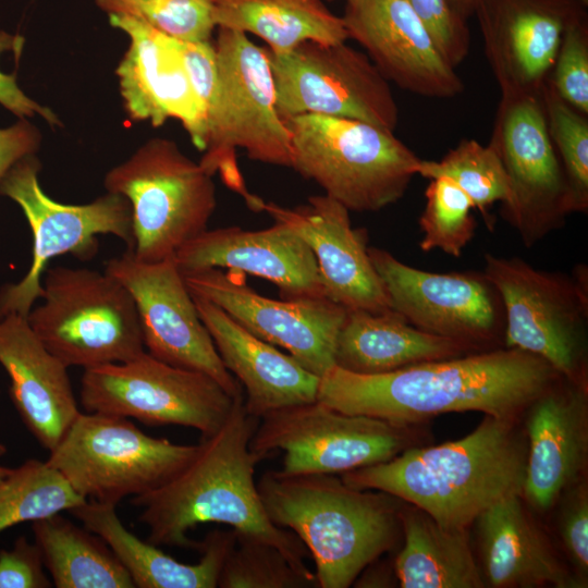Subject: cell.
I'll use <instances>...</instances> for the list:
<instances>
[{
  "instance_id": "obj_1",
  "label": "cell",
  "mask_w": 588,
  "mask_h": 588,
  "mask_svg": "<svg viewBox=\"0 0 588 588\" xmlns=\"http://www.w3.org/2000/svg\"><path fill=\"white\" fill-rule=\"evenodd\" d=\"M561 378L542 358L503 346L377 375L334 365L319 378L317 400L400 426L461 412L515 419Z\"/></svg>"
},
{
  "instance_id": "obj_2",
  "label": "cell",
  "mask_w": 588,
  "mask_h": 588,
  "mask_svg": "<svg viewBox=\"0 0 588 588\" xmlns=\"http://www.w3.org/2000/svg\"><path fill=\"white\" fill-rule=\"evenodd\" d=\"M259 419L237 399L222 426L201 439L192 460L164 485L136 495L139 519L155 546L198 549L201 542L187 532L204 523H220L275 546L301 572L314 574L304 563L306 547L293 532L269 518L255 481L261 458L250 448Z\"/></svg>"
},
{
  "instance_id": "obj_3",
  "label": "cell",
  "mask_w": 588,
  "mask_h": 588,
  "mask_svg": "<svg viewBox=\"0 0 588 588\" xmlns=\"http://www.w3.org/2000/svg\"><path fill=\"white\" fill-rule=\"evenodd\" d=\"M527 440L514 418L485 415L467 436L407 448L389 461L341 475L348 486L391 494L451 528H468L499 500L522 494Z\"/></svg>"
},
{
  "instance_id": "obj_4",
  "label": "cell",
  "mask_w": 588,
  "mask_h": 588,
  "mask_svg": "<svg viewBox=\"0 0 588 588\" xmlns=\"http://www.w3.org/2000/svg\"><path fill=\"white\" fill-rule=\"evenodd\" d=\"M271 522L310 551L318 586L347 588L396 543L402 501L335 475L266 471L257 482Z\"/></svg>"
},
{
  "instance_id": "obj_5",
  "label": "cell",
  "mask_w": 588,
  "mask_h": 588,
  "mask_svg": "<svg viewBox=\"0 0 588 588\" xmlns=\"http://www.w3.org/2000/svg\"><path fill=\"white\" fill-rule=\"evenodd\" d=\"M218 87L207 119V143L200 166L219 172L223 182L256 210L236 164L237 148L254 161L291 168L290 131L275 108V90L266 48L244 33L218 27L213 42Z\"/></svg>"
},
{
  "instance_id": "obj_6",
  "label": "cell",
  "mask_w": 588,
  "mask_h": 588,
  "mask_svg": "<svg viewBox=\"0 0 588 588\" xmlns=\"http://www.w3.org/2000/svg\"><path fill=\"white\" fill-rule=\"evenodd\" d=\"M284 122L291 135V168L350 211L373 212L395 204L418 174L421 159L392 131L313 113Z\"/></svg>"
},
{
  "instance_id": "obj_7",
  "label": "cell",
  "mask_w": 588,
  "mask_h": 588,
  "mask_svg": "<svg viewBox=\"0 0 588 588\" xmlns=\"http://www.w3.org/2000/svg\"><path fill=\"white\" fill-rule=\"evenodd\" d=\"M41 283L42 303L29 310L26 320L68 368L124 363L145 352L136 304L106 271L48 266Z\"/></svg>"
},
{
  "instance_id": "obj_8",
  "label": "cell",
  "mask_w": 588,
  "mask_h": 588,
  "mask_svg": "<svg viewBox=\"0 0 588 588\" xmlns=\"http://www.w3.org/2000/svg\"><path fill=\"white\" fill-rule=\"evenodd\" d=\"M109 193L127 199L132 212V254L145 262L174 257L207 230L217 207L212 175L177 145L154 138L105 177Z\"/></svg>"
},
{
  "instance_id": "obj_9",
  "label": "cell",
  "mask_w": 588,
  "mask_h": 588,
  "mask_svg": "<svg viewBox=\"0 0 588 588\" xmlns=\"http://www.w3.org/2000/svg\"><path fill=\"white\" fill-rule=\"evenodd\" d=\"M482 273L502 302L504 347L536 355L563 378L587 383V267L566 275L486 253Z\"/></svg>"
},
{
  "instance_id": "obj_10",
  "label": "cell",
  "mask_w": 588,
  "mask_h": 588,
  "mask_svg": "<svg viewBox=\"0 0 588 588\" xmlns=\"http://www.w3.org/2000/svg\"><path fill=\"white\" fill-rule=\"evenodd\" d=\"M197 449L154 438L130 418L87 412L78 414L47 463L86 500L117 506L164 485Z\"/></svg>"
},
{
  "instance_id": "obj_11",
  "label": "cell",
  "mask_w": 588,
  "mask_h": 588,
  "mask_svg": "<svg viewBox=\"0 0 588 588\" xmlns=\"http://www.w3.org/2000/svg\"><path fill=\"white\" fill-rule=\"evenodd\" d=\"M40 162L35 155L19 160L0 180V195L15 201L33 235L32 262L16 283L0 287V319L27 316L42 294V275L51 259L70 254L89 260L98 252V235L111 234L133 246L132 212L125 197L107 193L91 203L68 205L50 198L38 180Z\"/></svg>"
},
{
  "instance_id": "obj_12",
  "label": "cell",
  "mask_w": 588,
  "mask_h": 588,
  "mask_svg": "<svg viewBox=\"0 0 588 588\" xmlns=\"http://www.w3.org/2000/svg\"><path fill=\"white\" fill-rule=\"evenodd\" d=\"M412 426L336 411L318 400L261 418L249 448L261 460L283 451L282 473L344 474L391 460L414 445Z\"/></svg>"
},
{
  "instance_id": "obj_13",
  "label": "cell",
  "mask_w": 588,
  "mask_h": 588,
  "mask_svg": "<svg viewBox=\"0 0 588 588\" xmlns=\"http://www.w3.org/2000/svg\"><path fill=\"white\" fill-rule=\"evenodd\" d=\"M210 376L167 364L147 352L124 363L84 369L79 400L86 412L177 425L201 439L225 421L237 399Z\"/></svg>"
},
{
  "instance_id": "obj_14",
  "label": "cell",
  "mask_w": 588,
  "mask_h": 588,
  "mask_svg": "<svg viewBox=\"0 0 588 588\" xmlns=\"http://www.w3.org/2000/svg\"><path fill=\"white\" fill-rule=\"evenodd\" d=\"M284 120L321 114L359 120L394 132L399 107L389 81L369 57L344 42L306 41L275 52L266 48Z\"/></svg>"
},
{
  "instance_id": "obj_15",
  "label": "cell",
  "mask_w": 588,
  "mask_h": 588,
  "mask_svg": "<svg viewBox=\"0 0 588 588\" xmlns=\"http://www.w3.org/2000/svg\"><path fill=\"white\" fill-rule=\"evenodd\" d=\"M489 145L504 167L509 196L500 213L526 247L564 226L568 188L551 142L542 90L501 94Z\"/></svg>"
},
{
  "instance_id": "obj_16",
  "label": "cell",
  "mask_w": 588,
  "mask_h": 588,
  "mask_svg": "<svg viewBox=\"0 0 588 588\" xmlns=\"http://www.w3.org/2000/svg\"><path fill=\"white\" fill-rule=\"evenodd\" d=\"M105 271L131 293L147 353L172 366L204 372L230 395L244 396L242 384L223 365L174 257L145 262L126 249L109 259Z\"/></svg>"
},
{
  "instance_id": "obj_17",
  "label": "cell",
  "mask_w": 588,
  "mask_h": 588,
  "mask_svg": "<svg viewBox=\"0 0 588 588\" xmlns=\"http://www.w3.org/2000/svg\"><path fill=\"white\" fill-rule=\"evenodd\" d=\"M368 254L392 309L412 326L476 351L504 344L502 302L483 273H434L408 266L385 249L368 247Z\"/></svg>"
},
{
  "instance_id": "obj_18",
  "label": "cell",
  "mask_w": 588,
  "mask_h": 588,
  "mask_svg": "<svg viewBox=\"0 0 588 588\" xmlns=\"http://www.w3.org/2000/svg\"><path fill=\"white\" fill-rule=\"evenodd\" d=\"M183 277L192 294L216 304L257 338L285 348L319 378L334 366L344 307L327 297L269 298L250 287L244 273L232 270L210 268Z\"/></svg>"
},
{
  "instance_id": "obj_19",
  "label": "cell",
  "mask_w": 588,
  "mask_h": 588,
  "mask_svg": "<svg viewBox=\"0 0 588 588\" xmlns=\"http://www.w3.org/2000/svg\"><path fill=\"white\" fill-rule=\"evenodd\" d=\"M474 16L501 94H539L565 30L588 12L578 0H479Z\"/></svg>"
},
{
  "instance_id": "obj_20",
  "label": "cell",
  "mask_w": 588,
  "mask_h": 588,
  "mask_svg": "<svg viewBox=\"0 0 588 588\" xmlns=\"http://www.w3.org/2000/svg\"><path fill=\"white\" fill-rule=\"evenodd\" d=\"M348 39L359 44L380 73L422 97L453 98L464 83L405 0H344Z\"/></svg>"
},
{
  "instance_id": "obj_21",
  "label": "cell",
  "mask_w": 588,
  "mask_h": 588,
  "mask_svg": "<svg viewBox=\"0 0 588 588\" xmlns=\"http://www.w3.org/2000/svg\"><path fill=\"white\" fill-rule=\"evenodd\" d=\"M260 211L289 225L307 243L327 298L346 310H392L368 254L367 232L352 226L350 210L342 204L321 194L293 208L264 200Z\"/></svg>"
},
{
  "instance_id": "obj_22",
  "label": "cell",
  "mask_w": 588,
  "mask_h": 588,
  "mask_svg": "<svg viewBox=\"0 0 588 588\" xmlns=\"http://www.w3.org/2000/svg\"><path fill=\"white\" fill-rule=\"evenodd\" d=\"M174 259L183 273L217 268L262 278L284 299L326 297L310 247L282 222L257 231L207 229L185 243Z\"/></svg>"
},
{
  "instance_id": "obj_23",
  "label": "cell",
  "mask_w": 588,
  "mask_h": 588,
  "mask_svg": "<svg viewBox=\"0 0 588 588\" xmlns=\"http://www.w3.org/2000/svg\"><path fill=\"white\" fill-rule=\"evenodd\" d=\"M112 26L130 36L131 44L117 74L128 114L154 126L179 120L193 144L204 150L207 120L194 93L177 39L126 15H109Z\"/></svg>"
},
{
  "instance_id": "obj_24",
  "label": "cell",
  "mask_w": 588,
  "mask_h": 588,
  "mask_svg": "<svg viewBox=\"0 0 588 588\" xmlns=\"http://www.w3.org/2000/svg\"><path fill=\"white\" fill-rule=\"evenodd\" d=\"M527 409L522 497L535 509L547 511L580 481L587 465V383L562 377Z\"/></svg>"
},
{
  "instance_id": "obj_25",
  "label": "cell",
  "mask_w": 588,
  "mask_h": 588,
  "mask_svg": "<svg viewBox=\"0 0 588 588\" xmlns=\"http://www.w3.org/2000/svg\"><path fill=\"white\" fill-rule=\"evenodd\" d=\"M0 365L10 378V396L22 421L50 452L81 413L68 367L17 314L0 319Z\"/></svg>"
},
{
  "instance_id": "obj_26",
  "label": "cell",
  "mask_w": 588,
  "mask_h": 588,
  "mask_svg": "<svg viewBox=\"0 0 588 588\" xmlns=\"http://www.w3.org/2000/svg\"><path fill=\"white\" fill-rule=\"evenodd\" d=\"M192 295L223 365L245 391L248 414L259 419L274 409L317 400L318 376L247 331L216 304Z\"/></svg>"
},
{
  "instance_id": "obj_27",
  "label": "cell",
  "mask_w": 588,
  "mask_h": 588,
  "mask_svg": "<svg viewBox=\"0 0 588 588\" xmlns=\"http://www.w3.org/2000/svg\"><path fill=\"white\" fill-rule=\"evenodd\" d=\"M474 523L487 585L494 588L586 586L558 559L524 506L522 494L499 500Z\"/></svg>"
},
{
  "instance_id": "obj_28",
  "label": "cell",
  "mask_w": 588,
  "mask_h": 588,
  "mask_svg": "<svg viewBox=\"0 0 588 588\" xmlns=\"http://www.w3.org/2000/svg\"><path fill=\"white\" fill-rule=\"evenodd\" d=\"M69 512L107 542L138 588H216L236 540L233 529L212 530L201 541L199 562L185 564L126 529L115 505L86 500Z\"/></svg>"
},
{
  "instance_id": "obj_29",
  "label": "cell",
  "mask_w": 588,
  "mask_h": 588,
  "mask_svg": "<svg viewBox=\"0 0 588 588\" xmlns=\"http://www.w3.org/2000/svg\"><path fill=\"white\" fill-rule=\"evenodd\" d=\"M474 352L480 351L425 332L393 309L380 314L347 310L335 343L334 365L355 373L377 375Z\"/></svg>"
},
{
  "instance_id": "obj_30",
  "label": "cell",
  "mask_w": 588,
  "mask_h": 588,
  "mask_svg": "<svg viewBox=\"0 0 588 588\" xmlns=\"http://www.w3.org/2000/svg\"><path fill=\"white\" fill-rule=\"evenodd\" d=\"M399 519L404 544L394 561V573L401 587L486 586L470 549L467 528L445 527L422 510L403 501Z\"/></svg>"
},
{
  "instance_id": "obj_31",
  "label": "cell",
  "mask_w": 588,
  "mask_h": 588,
  "mask_svg": "<svg viewBox=\"0 0 588 588\" xmlns=\"http://www.w3.org/2000/svg\"><path fill=\"white\" fill-rule=\"evenodd\" d=\"M218 27L253 34L269 50L287 51L306 41L348 39L342 17L322 0H212Z\"/></svg>"
},
{
  "instance_id": "obj_32",
  "label": "cell",
  "mask_w": 588,
  "mask_h": 588,
  "mask_svg": "<svg viewBox=\"0 0 588 588\" xmlns=\"http://www.w3.org/2000/svg\"><path fill=\"white\" fill-rule=\"evenodd\" d=\"M34 542L57 588H134L107 542L60 513L32 523Z\"/></svg>"
},
{
  "instance_id": "obj_33",
  "label": "cell",
  "mask_w": 588,
  "mask_h": 588,
  "mask_svg": "<svg viewBox=\"0 0 588 588\" xmlns=\"http://www.w3.org/2000/svg\"><path fill=\"white\" fill-rule=\"evenodd\" d=\"M85 501L47 461L27 460L0 480V532L70 511Z\"/></svg>"
},
{
  "instance_id": "obj_34",
  "label": "cell",
  "mask_w": 588,
  "mask_h": 588,
  "mask_svg": "<svg viewBox=\"0 0 588 588\" xmlns=\"http://www.w3.org/2000/svg\"><path fill=\"white\" fill-rule=\"evenodd\" d=\"M418 174L426 179L445 176L469 197L490 225L488 209L509 196V182L495 150L475 139H462L440 160H420Z\"/></svg>"
},
{
  "instance_id": "obj_35",
  "label": "cell",
  "mask_w": 588,
  "mask_h": 588,
  "mask_svg": "<svg viewBox=\"0 0 588 588\" xmlns=\"http://www.w3.org/2000/svg\"><path fill=\"white\" fill-rule=\"evenodd\" d=\"M542 100L548 132L568 188L571 213L588 211V114L566 103L547 82Z\"/></svg>"
},
{
  "instance_id": "obj_36",
  "label": "cell",
  "mask_w": 588,
  "mask_h": 588,
  "mask_svg": "<svg viewBox=\"0 0 588 588\" xmlns=\"http://www.w3.org/2000/svg\"><path fill=\"white\" fill-rule=\"evenodd\" d=\"M236 534L234 547L221 568V588H309L318 586L316 574L297 569L275 546Z\"/></svg>"
},
{
  "instance_id": "obj_37",
  "label": "cell",
  "mask_w": 588,
  "mask_h": 588,
  "mask_svg": "<svg viewBox=\"0 0 588 588\" xmlns=\"http://www.w3.org/2000/svg\"><path fill=\"white\" fill-rule=\"evenodd\" d=\"M426 204L419 218L422 237L419 248H434L453 257H460L473 240L477 226L469 197L451 179H430L425 191Z\"/></svg>"
},
{
  "instance_id": "obj_38",
  "label": "cell",
  "mask_w": 588,
  "mask_h": 588,
  "mask_svg": "<svg viewBox=\"0 0 588 588\" xmlns=\"http://www.w3.org/2000/svg\"><path fill=\"white\" fill-rule=\"evenodd\" d=\"M109 15L137 19L182 41H211L217 28L212 0H96Z\"/></svg>"
},
{
  "instance_id": "obj_39",
  "label": "cell",
  "mask_w": 588,
  "mask_h": 588,
  "mask_svg": "<svg viewBox=\"0 0 588 588\" xmlns=\"http://www.w3.org/2000/svg\"><path fill=\"white\" fill-rule=\"evenodd\" d=\"M547 82L566 103L588 114V17L565 30Z\"/></svg>"
},
{
  "instance_id": "obj_40",
  "label": "cell",
  "mask_w": 588,
  "mask_h": 588,
  "mask_svg": "<svg viewBox=\"0 0 588 588\" xmlns=\"http://www.w3.org/2000/svg\"><path fill=\"white\" fill-rule=\"evenodd\" d=\"M421 19L444 59L457 68L471 44L468 21L454 12L448 0H405Z\"/></svg>"
},
{
  "instance_id": "obj_41",
  "label": "cell",
  "mask_w": 588,
  "mask_h": 588,
  "mask_svg": "<svg viewBox=\"0 0 588 588\" xmlns=\"http://www.w3.org/2000/svg\"><path fill=\"white\" fill-rule=\"evenodd\" d=\"M561 507L558 529L564 550L577 573L586 584L588 572V493L581 480L567 489L559 499Z\"/></svg>"
},
{
  "instance_id": "obj_42",
  "label": "cell",
  "mask_w": 588,
  "mask_h": 588,
  "mask_svg": "<svg viewBox=\"0 0 588 588\" xmlns=\"http://www.w3.org/2000/svg\"><path fill=\"white\" fill-rule=\"evenodd\" d=\"M36 543L19 537L11 549L0 550V588H48L52 581L45 571Z\"/></svg>"
},
{
  "instance_id": "obj_43",
  "label": "cell",
  "mask_w": 588,
  "mask_h": 588,
  "mask_svg": "<svg viewBox=\"0 0 588 588\" xmlns=\"http://www.w3.org/2000/svg\"><path fill=\"white\" fill-rule=\"evenodd\" d=\"M194 93L206 120L213 106L218 87V68L213 42L177 40Z\"/></svg>"
},
{
  "instance_id": "obj_44",
  "label": "cell",
  "mask_w": 588,
  "mask_h": 588,
  "mask_svg": "<svg viewBox=\"0 0 588 588\" xmlns=\"http://www.w3.org/2000/svg\"><path fill=\"white\" fill-rule=\"evenodd\" d=\"M22 45V37L0 32V54L5 50L21 49ZM0 103L22 119L38 113L49 123H58V118L48 108L41 107L24 94L19 87L14 74H4L1 71Z\"/></svg>"
},
{
  "instance_id": "obj_45",
  "label": "cell",
  "mask_w": 588,
  "mask_h": 588,
  "mask_svg": "<svg viewBox=\"0 0 588 588\" xmlns=\"http://www.w3.org/2000/svg\"><path fill=\"white\" fill-rule=\"evenodd\" d=\"M39 142L38 131L25 119L0 128V180L19 160L34 155Z\"/></svg>"
},
{
  "instance_id": "obj_46",
  "label": "cell",
  "mask_w": 588,
  "mask_h": 588,
  "mask_svg": "<svg viewBox=\"0 0 588 588\" xmlns=\"http://www.w3.org/2000/svg\"><path fill=\"white\" fill-rule=\"evenodd\" d=\"M479 0H448L456 14L468 21L474 16V11Z\"/></svg>"
},
{
  "instance_id": "obj_47",
  "label": "cell",
  "mask_w": 588,
  "mask_h": 588,
  "mask_svg": "<svg viewBox=\"0 0 588 588\" xmlns=\"http://www.w3.org/2000/svg\"><path fill=\"white\" fill-rule=\"evenodd\" d=\"M11 469L12 468L0 465V480H2L4 477H7L10 474Z\"/></svg>"
},
{
  "instance_id": "obj_48",
  "label": "cell",
  "mask_w": 588,
  "mask_h": 588,
  "mask_svg": "<svg viewBox=\"0 0 588 588\" xmlns=\"http://www.w3.org/2000/svg\"><path fill=\"white\" fill-rule=\"evenodd\" d=\"M8 452V449L5 446V444H3L1 441H0V457L5 455Z\"/></svg>"
},
{
  "instance_id": "obj_49",
  "label": "cell",
  "mask_w": 588,
  "mask_h": 588,
  "mask_svg": "<svg viewBox=\"0 0 588 588\" xmlns=\"http://www.w3.org/2000/svg\"><path fill=\"white\" fill-rule=\"evenodd\" d=\"M580 3H583L584 5L588 7V0H578Z\"/></svg>"
},
{
  "instance_id": "obj_50",
  "label": "cell",
  "mask_w": 588,
  "mask_h": 588,
  "mask_svg": "<svg viewBox=\"0 0 588 588\" xmlns=\"http://www.w3.org/2000/svg\"><path fill=\"white\" fill-rule=\"evenodd\" d=\"M324 2H332V1H336V0H322Z\"/></svg>"
}]
</instances>
